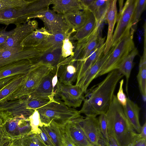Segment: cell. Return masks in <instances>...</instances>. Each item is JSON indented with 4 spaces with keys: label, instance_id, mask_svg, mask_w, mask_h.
Returning a JSON list of instances; mask_svg holds the SVG:
<instances>
[{
    "label": "cell",
    "instance_id": "6da1fadb",
    "mask_svg": "<svg viewBox=\"0 0 146 146\" xmlns=\"http://www.w3.org/2000/svg\"><path fill=\"white\" fill-rule=\"evenodd\" d=\"M123 76L118 69L113 70L102 81L87 89L79 111L80 114L94 117L105 114L111 103L117 85Z\"/></svg>",
    "mask_w": 146,
    "mask_h": 146
},
{
    "label": "cell",
    "instance_id": "7a4b0ae2",
    "mask_svg": "<svg viewBox=\"0 0 146 146\" xmlns=\"http://www.w3.org/2000/svg\"><path fill=\"white\" fill-rule=\"evenodd\" d=\"M105 115L109 135L115 140L118 146H130L138 133L126 117L116 95H114Z\"/></svg>",
    "mask_w": 146,
    "mask_h": 146
},
{
    "label": "cell",
    "instance_id": "3957f363",
    "mask_svg": "<svg viewBox=\"0 0 146 146\" xmlns=\"http://www.w3.org/2000/svg\"><path fill=\"white\" fill-rule=\"evenodd\" d=\"M36 110L43 125H48L54 121L62 129L69 121L81 115L79 111L69 107L61 101L54 98Z\"/></svg>",
    "mask_w": 146,
    "mask_h": 146
},
{
    "label": "cell",
    "instance_id": "277c9868",
    "mask_svg": "<svg viewBox=\"0 0 146 146\" xmlns=\"http://www.w3.org/2000/svg\"><path fill=\"white\" fill-rule=\"evenodd\" d=\"M51 0H34L28 4L20 7L0 10V23L16 26L26 23L33 18L34 15L48 7Z\"/></svg>",
    "mask_w": 146,
    "mask_h": 146
},
{
    "label": "cell",
    "instance_id": "5b68a950",
    "mask_svg": "<svg viewBox=\"0 0 146 146\" xmlns=\"http://www.w3.org/2000/svg\"><path fill=\"white\" fill-rule=\"evenodd\" d=\"M51 101L49 99L33 98L27 96L6 101L0 104V116L8 117L23 116L29 118L36 110Z\"/></svg>",
    "mask_w": 146,
    "mask_h": 146
},
{
    "label": "cell",
    "instance_id": "8992f818",
    "mask_svg": "<svg viewBox=\"0 0 146 146\" xmlns=\"http://www.w3.org/2000/svg\"><path fill=\"white\" fill-rule=\"evenodd\" d=\"M134 32L130 29L117 42L95 78L118 69L121 63L135 47L133 40Z\"/></svg>",
    "mask_w": 146,
    "mask_h": 146
},
{
    "label": "cell",
    "instance_id": "52a82bcc",
    "mask_svg": "<svg viewBox=\"0 0 146 146\" xmlns=\"http://www.w3.org/2000/svg\"><path fill=\"white\" fill-rule=\"evenodd\" d=\"M33 64L19 88L5 102L28 96L36 88L45 77L54 68L42 64Z\"/></svg>",
    "mask_w": 146,
    "mask_h": 146
},
{
    "label": "cell",
    "instance_id": "ba28073f",
    "mask_svg": "<svg viewBox=\"0 0 146 146\" xmlns=\"http://www.w3.org/2000/svg\"><path fill=\"white\" fill-rule=\"evenodd\" d=\"M38 23L35 20L16 26L15 31L4 43L0 45V51H9L13 52H20L24 47L21 44L31 32L38 28Z\"/></svg>",
    "mask_w": 146,
    "mask_h": 146
},
{
    "label": "cell",
    "instance_id": "9c48e42d",
    "mask_svg": "<svg viewBox=\"0 0 146 146\" xmlns=\"http://www.w3.org/2000/svg\"><path fill=\"white\" fill-rule=\"evenodd\" d=\"M79 124L89 141L94 146H111L101 133L98 118L81 115L77 119Z\"/></svg>",
    "mask_w": 146,
    "mask_h": 146
},
{
    "label": "cell",
    "instance_id": "30bf717a",
    "mask_svg": "<svg viewBox=\"0 0 146 146\" xmlns=\"http://www.w3.org/2000/svg\"><path fill=\"white\" fill-rule=\"evenodd\" d=\"M38 18L43 22L44 27L50 33H68L72 29L66 22L63 15L58 13L49 7L35 14L33 18Z\"/></svg>",
    "mask_w": 146,
    "mask_h": 146
},
{
    "label": "cell",
    "instance_id": "8fae6325",
    "mask_svg": "<svg viewBox=\"0 0 146 146\" xmlns=\"http://www.w3.org/2000/svg\"><path fill=\"white\" fill-rule=\"evenodd\" d=\"M84 94L78 86L65 85L58 80L54 98L69 107L74 108L80 106L84 100Z\"/></svg>",
    "mask_w": 146,
    "mask_h": 146
},
{
    "label": "cell",
    "instance_id": "7c38bea8",
    "mask_svg": "<svg viewBox=\"0 0 146 146\" xmlns=\"http://www.w3.org/2000/svg\"><path fill=\"white\" fill-rule=\"evenodd\" d=\"M136 0H127L122 9L117 15V24L113 34L111 47H114L117 42L130 29Z\"/></svg>",
    "mask_w": 146,
    "mask_h": 146
},
{
    "label": "cell",
    "instance_id": "4fadbf2b",
    "mask_svg": "<svg viewBox=\"0 0 146 146\" xmlns=\"http://www.w3.org/2000/svg\"><path fill=\"white\" fill-rule=\"evenodd\" d=\"M0 116L7 133L13 139L31 133V127L29 118L23 116Z\"/></svg>",
    "mask_w": 146,
    "mask_h": 146
},
{
    "label": "cell",
    "instance_id": "5bb4252c",
    "mask_svg": "<svg viewBox=\"0 0 146 146\" xmlns=\"http://www.w3.org/2000/svg\"><path fill=\"white\" fill-rule=\"evenodd\" d=\"M80 65L79 60L70 56L64 60L57 66V75L58 81L66 86L76 82Z\"/></svg>",
    "mask_w": 146,
    "mask_h": 146
},
{
    "label": "cell",
    "instance_id": "9a60e30c",
    "mask_svg": "<svg viewBox=\"0 0 146 146\" xmlns=\"http://www.w3.org/2000/svg\"><path fill=\"white\" fill-rule=\"evenodd\" d=\"M56 71V68H53L28 96L33 98L53 100L58 80Z\"/></svg>",
    "mask_w": 146,
    "mask_h": 146
},
{
    "label": "cell",
    "instance_id": "2e32d148",
    "mask_svg": "<svg viewBox=\"0 0 146 146\" xmlns=\"http://www.w3.org/2000/svg\"><path fill=\"white\" fill-rule=\"evenodd\" d=\"M42 52L36 47H24L19 52L0 51V68L22 60H29Z\"/></svg>",
    "mask_w": 146,
    "mask_h": 146
},
{
    "label": "cell",
    "instance_id": "e0dca14e",
    "mask_svg": "<svg viewBox=\"0 0 146 146\" xmlns=\"http://www.w3.org/2000/svg\"><path fill=\"white\" fill-rule=\"evenodd\" d=\"M62 46L43 52L29 60L32 64H38L56 68L57 65L64 60L62 55Z\"/></svg>",
    "mask_w": 146,
    "mask_h": 146
},
{
    "label": "cell",
    "instance_id": "ac0fdd59",
    "mask_svg": "<svg viewBox=\"0 0 146 146\" xmlns=\"http://www.w3.org/2000/svg\"><path fill=\"white\" fill-rule=\"evenodd\" d=\"M78 117L68 123L64 129V133L76 146H94L81 129L77 120Z\"/></svg>",
    "mask_w": 146,
    "mask_h": 146
},
{
    "label": "cell",
    "instance_id": "d6986e66",
    "mask_svg": "<svg viewBox=\"0 0 146 146\" xmlns=\"http://www.w3.org/2000/svg\"><path fill=\"white\" fill-rule=\"evenodd\" d=\"M114 47H111L108 52L106 54L104 55L103 54L86 72L79 81L76 84V85L80 88L84 94H85L91 82L95 79L96 76L109 58Z\"/></svg>",
    "mask_w": 146,
    "mask_h": 146
},
{
    "label": "cell",
    "instance_id": "ffe728a7",
    "mask_svg": "<svg viewBox=\"0 0 146 146\" xmlns=\"http://www.w3.org/2000/svg\"><path fill=\"white\" fill-rule=\"evenodd\" d=\"M116 0H110L108 9L105 17L108 23L107 38L105 42L103 54H106L111 48L113 29L117 21V14Z\"/></svg>",
    "mask_w": 146,
    "mask_h": 146
},
{
    "label": "cell",
    "instance_id": "44dd1931",
    "mask_svg": "<svg viewBox=\"0 0 146 146\" xmlns=\"http://www.w3.org/2000/svg\"><path fill=\"white\" fill-rule=\"evenodd\" d=\"M33 66L28 60H24L0 68V80L10 76L26 74Z\"/></svg>",
    "mask_w": 146,
    "mask_h": 146
},
{
    "label": "cell",
    "instance_id": "7402d4cb",
    "mask_svg": "<svg viewBox=\"0 0 146 146\" xmlns=\"http://www.w3.org/2000/svg\"><path fill=\"white\" fill-rule=\"evenodd\" d=\"M101 25H96L89 36L80 56L79 59L80 61L84 60L92 50L96 49L101 44L104 43L105 37L102 38L100 35Z\"/></svg>",
    "mask_w": 146,
    "mask_h": 146
},
{
    "label": "cell",
    "instance_id": "603a6c76",
    "mask_svg": "<svg viewBox=\"0 0 146 146\" xmlns=\"http://www.w3.org/2000/svg\"><path fill=\"white\" fill-rule=\"evenodd\" d=\"M122 107L124 114L128 121L134 130L140 133L141 130L139 121L140 108L129 98H127L126 105L123 106Z\"/></svg>",
    "mask_w": 146,
    "mask_h": 146
},
{
    "label": "cell",
    "instance_id": "cb8c5ba5",
    "mask_svg": "<svg viewBox=\"0 0 146 146\" xmlns=\"http://www.w3.org/2000/svg\"><path fill=\"white\" fill-rule=\"evenodd\" d=\"M53 10L56 13L64 15L70 12L84 10L80 0H51Z\"/></svg>",
    "mask_w": 146,
    "mask_h": 146
},
{
    "label": "cell",
    "instance_id": "d4e9b609",
    "mask_svg": "<svg viewBox=\"0 0 146 146\" xmlns=\"http://www.w3.org/2000/svg\"><path fill=\"white\" fill-rule=\"evenodd\" d=\"M91 13L88 10L85 9L75 11L63 15L71 29L76 31L85 23Z\"/></svg>",
    "mask_w": 146,
    "mask_h": 146
},
{
    "label": "cell",
    "instance_id": "484cf974",
    "mask_svg": "<svg viewBox=\"0 0 146 146\" xmlns=\"http://www.w3.org/2000/svg\"><path fill=\"white\" fill-rule=\"evenodd\" d=\"M26 75H17L0 89V104L5 102L19 88L24 82Z\"/></svg>",
    "mask_w": 146,
    "mask_h": 146
},
{
    "label": "cell",
    "instance_id": "4316f807",
    "mask_svg": "<svg viewBox=\"0 0 146 146\" xmlns=\"http://www.w3.org/2000/svg\"><path fill=\"white\" fill-rule=\"evenodd\" d=\"M50 34L44 27L37 28L24 40L21 45L23 47H36Z\"/></svg>",
    "mask_w": 146,
    "mask_h": 146
},
{
    "label": "cell",
    "instance_id": "83f0119b",
    "mask_svg": "<svg viewBox=\"0 0 146 146\" xmlns=\"http://www.w3.org/2000/svg\"><path fill=\"white\" fill-rule=\"evenodd\" d=\"M72 30L68 33L59 32L50 34L36 47L44 52L62 45L63 40Z\"/></svg>",
    "mask_w": 146,
    "mask_h": 146
},
{
    "label": "cell",
    "instance_id": "f1b7e54d",
    "mask_svg": "<svg viewBox=\"0 0 146 146\" xmlns=\"http://www.w3.org/2000/svg\"><path fill=\"white\" fill-rule=\"evenodd\" d=\"M105 45V42L102 44L84 60L82 62L80 61L79 70L76 83L79 81L86 72L103 54Z\"/></svg>",
    "mask_w": 146,
    "mask_h": 146
},
{
    "label": "cell",
    "instance_id": "f546056e",
    "mask_svg": "<svg viewBox=\"0 0 146 146\" xmlns=\"http://www.w3.org/2000/svg\"><path fill=\"white\" fill-rule=\"evenodd\" d=\"M138 53V50L135 47L121 63L118 68L120 73L126 78V91L128 93V84L129 80L133 67V61L135 57Z\"/></svg>",
    "mask_w": 146,
    "mask_h": 146
},
{
    "label": "cell",
    "instance_id": "4dcf8cb0",
    "mask_svg": "<svg viewBox=\"0 0 146 146\" xmlns=\"http://www.w3.org/2000/svg\"><path fill=\"white\" fill-rule=\"evenodd\" d=\"M137 75L139 89L144 101L146 100V47L144 51L139 64V69Z\"/></svg>",
    "mask_w": 146,
    "mask_h": 146
},
{
    "label": "cell",
    "instance_id": "1f68e13d",
    "mask_svg": "<svg viewBox=\"0 0 146 146\" xmlns=\"http://www.w3.org/2000/svg\"><path fill=\"white\" fill-rule=\"evenodd\" d=\"M43 126L55 146L63 145L64 129L61 128L54 121H52L48 125Z\"/></svg>",
    "mask_w": 146,
    "mask_h": 146
},
{
    "label": "cell",
    "instance_id": "d6a6232c",
    "mask_svg": "<svg viewBox=\"0 0 146 146\" xmlns=\"http://www.w3.org/2000/svg\"><path fill=\"white\" fill-rule=\"evenodd\" d=\"M96 26V21L93 14L91 13L85 23L76 31L72 36H70L72 41H80L89 36L93 31Z\"/></svg>",
    "mask_w": 146,
    "mask_h": 146
},
{
    "label": "cell",
    "instance_id": "836d02e7",
    "mask_svg": "<svg viewBox=\"0 0 146 146\" xmlns=\"http://www.w3.org/2000/svg\"><path fill=\"white\" fill-rule=\"evenodd\" d=\"M11 142L20 146H47L37 133H31L13 139Z\"/></svg>",
    "mask_w": 146,
    "mask_h": 146
},
{
    "label": "cell",
    "instance_id": "e575fe53",
    "mask_svg": "<svg viewBox=\"0 0 146 146\" xmlns=\"http://www.w3.org/2000/svg\"><path fill=\"white\" fill-rule=\"evenodd\" d=\"M146 5V0H136L131 28L134 32L136 30L141 15L145 9Z\"/></svg>",
    "mask_w": 146,
    "mask_h": 146
},
{
    "label": "cell",
    "instance_id": "d590c367",
    "mask_svg": "<svg viewBox=\"0 0 146 146\" xmlns=\"http://www.w3.org/2000/svg\"><path fill=\"white\" fill-rule=\"evenodd\" d=\"M76 31L72 29L70 33L66 36L63 40L62 46V55L64 59L70 56H73V46L72 41L70 40V37L74 32Z\"/></svg>",
    "mask_w": 146,
    "mask_h": 146
},
{
    "label": "cell",
    "instance_id": "8d00e7d4",
    "mask_svg": "<svg viewBox=\"0 0 146 146\" xmlns=\"http://www.w3.org/2000/svg\"><path fill=\"white\" fill-rule=\"evenodd\" d=\"M33 1V0H0V10L20 7L28 4Z\"/></svg>",
    "mask_w": 146,
    "mask_h": 146
},
{
    "label": "cell",
    "instance_id": "74e56055",
    "mask_svg": "<svg viewBox=\"0 0 146 146\" xmlns=\"http://www.w3.org/2000/svg\"><path fill=\"white\" fill-rule=\"evenodd\" d=\"M109 0L103 5L98 7L92 13L94 15L96 21V25H101L105 20V17L108 9Z\"/></svg>",
    "mask_w": 146,
    "mask_h": 146
},
{
    "label": "cell",
    "instance_id": "f35d334b",
    "mask_svg": "<svg viewBox=\"0 0 146 146\" xmlns=\"http://www.w3.org/2000/svg\"><path fill=\"white\" fill-rule=\"evenodd\" d=\"M29 119L31 127V133H37L39 131V126H42L43 125L40 118L39 113L36 110L30 116Z\"/></svg>",
    "mask_w": 146,
    "mask_h": 146
},
{
    "label": "cell",
    "instance_id": "ab89813d",
    "mask_svg": "<svg viewBox=\"0 0 146 146\" xmlns=\"http://www.w3.org/2000/svg\"><path fill=\"white\" fill-rule=\"evenodd\" d=\"M12 139L7 133L0 116V146H7L11 143Z\"/></svg>",
    "mask_w": 146,
    "mask_h": 146
},
{
    "label": "cell",
    "instance_id": "60d3db41",
    "mask_svg": "<svg viewBox=\"0 0 146 146\" xmlns=\"http://www.w3.org/2000/svg\"><path fill=\"white\" fill-rule=\"evenodd\" d=\"M98 119L101 133L105 139L110 142L109 135L108 132L107 124L105 114L100 115Z\"/></svg>",
    "mask_w": 146,
    "mask_h": 146
},
{
    "label": "cell",
    "instance_id": "b9f144b4",
    "mask_svg": "<svg viewBox=\"0 0 146 146\" xmlns=\"http://www.w3.org/2000/svg\"><path fill=\"white\" fill-rule=\"evenodd\" d=\"M124 82L123 79H121L119 82V89L116 96L117 100L122 106L126 105L127 98L123 92V86Z\"/></svg>",
    "mask_w": 146,
    "mask_h": 146
},
{
    "label": "cell",
    "instance_id": "7bdbcfd3",
    "mask_svg": "<svg viewBox=\"0 0 146 146\" xmlns=\"http://www.w3.org/2000/svg\"><path fill=\"white\" fill-rule=\"evenodd\" d=\"M39 131L37 133L47 146H55L50 138L44 130L43 126H39Z\"/></svg>",
    "mask_w": 146,
    "mask_h": 146
},
{
    "label": "cell",
    "instance_id": "ee69618b",
    "mask_svg": "<svg viewBox=\"0 0 146 146\" xmlns=\"http://www.w3.org/2000/svg\"><path fill=\"white\" fill-rule=\"evenodd\" d=\"M6 27L0 28V45L5 43L9 37L15 31V29L9 31L6 30Z\"/></svg>",
    "mask_w": 146,
    "mask_h": 146
},
{
    "label": "cell",
    "instance_id": "f6af8a7d",
    "mask_svg": "<svg viewBox=\"0 0 146 146\" xmlns=\"http://www.w3.org/2000/svg\"><path fill=\"white\" fill-rule=\"evenodd\" d=\"M145 141L146 139L140 138L138 134L132 144L130 146H142Z\"/></svg>",
    "mask_w": 146,
    "mask_h": 146
},
{
    "label": "cell",
    "instance_id": "bcb514c9",
    "mask_svg": "<svg viewBox=\"0 0 146 146\" xmlns=\"http://www.w3.org/2000/svg\"><path fill=\"white\" fill-rule=\"evenodd\" d=\"M17 75L10 76L0 80V89Z\"/></svg>",
    "mask_w": 146,
    "mask_h": 146
},
{
    "label": "cell",
    "instance_id": "7dc6e473",
    "mask_svg": "<svg viewBox=\"0 0 146 146\" xmlns=\"http://www.w3.org/2000/svg\"><path fill=\"white\" fill-rule=\"evenodd\" d=\"M139 137L141 138L146 139V122H145L143 126L141 127V133L138 134Z\"/></svg>",
    "mask_w": 146,
    "mask_h": 146
},
{
    "label": "cell",
    "instance_id": "c3c4849f",
    "mask_svg": "<svg viewBox=\"0 0 146 146\" xmlns=\"http://www.w3.org/2000/svg\"><path fill=\"white\" fill-rule=\"evenodd\" d=\"M64 146H76L69 139L66 134H64Z\"/></svg>",
    "mask_w": 146,
    "mask_h": 146
},
{
    "label": "cell",
    "instance_id": "681fc988",
    "mask_svg": "<svg viewBox=\"0 0 146 146\" xmlns=\"http://www.w3.org/2000/svg\"><path fill=\"white\" fill-rule=\"evenodd\" d=\"M82 6L84 7V10L87 9L88 7L92 4L94 0H80Z\"/></svg>",
    "mask_w": 146,
    "mask_h": 146
},
{
    "label": "cell",
    "instance_id": "f907efd6",
    "mask_svg": "<svg viewBox=\"0 0 146 146\" xmlns=\"http://www.w3.org/2000/svg\"><path fill=\"white\" fill-rule=\"evenodd\" d=\"M110 142L111 146H118L115 140L111 137L109 136Z\"/></svg>",
    "mask_w": 146,
    "mask_h": 146
},
{
    "label": "cell",
    "instance_id": "816d5d0a",
    "mask_svg": "<svg viewBox=\"0 0 146 146\" xmlns=\"http://www.w3.org/2000/svg\"><path fill=\"white\" fill-rule=\"evenodd\" d=\"M119 13H120L123 8V0H119Z\"/></svg>",
    "mask_w": 146,
    "mask_h": 146
},
{
    "label": "cell",
    "instance_id": "f5cc1de1",
    "mask_svg": "<svg viewBox=\"0 0 146 146\" xmlns=\"http://www.w3.org/2000/svg\"><path fill=\"white\" fill-rule=\"evenodd\" d=\"M7 146H20L18 145H17L15 144L12 143L11 142V143Z\"/></svg>",
    "mask_w": 146,
    "mask_h": 146
},
{
    "label": "cell",
    "instance_id": "db71d44e",
    "mask_svg": "<svg viewBox=\"0 0 146 146\" xmlns=\"http://www.w3.org/2000/svg\"><path fill=\"white\" fill-rule=\"evenodd\" d=\"M142 146H146V141L144 142Z\"/></svg>",
    "mask_w": 146,
    "mask_h": 146
}]
</instances>
